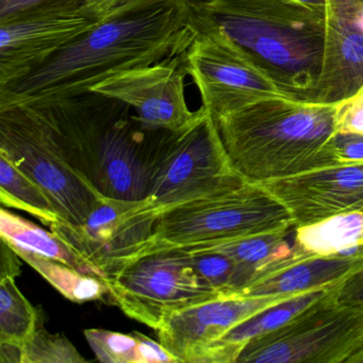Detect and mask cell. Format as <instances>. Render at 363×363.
Wrapping results in <instances>:
<instances>
[{
	"instance_id": "6da1fadb",
	"label": "cell",
	"mask_w": 363,
	"mask_h": 363,
	"mask_svg": "<svg viewBox=\"0 0 363 363\" xmlns=\"http://www.w3.org/2000/svg\"><path fill=\"white\" fill-rule=\"evenodd\" d=\"M195 33L189 0H133L30 75L0 90V108L88 94L118 72L184 54Z\"/></svg>"
},
{
	"instance_id": "7a4b0ae2",
	"label": "cell",
	"mask_w": 363,
	"mask_h": 363,
	"mask_svg": "<svg viewBox=\"0 0 363 363\" xmlns=\"http://www.w3.org/2000/svg\"><path fill=\"white\" fill-rule=\"evenodd\" d=\"M337 106L274 97L218 118L231 167L260 184L347 163L337 143Z\"/></svg>"
},
{
	"instance_id": "3957f363",
	"label": "cell",
	"mask_w": 363,
	"mask_h": 363,
	"mask_svg": "<svg viewBox=\"0 0 363 363\" xmlns=\"http://www.w3.org/2000/svg\"><path fill=\"white\" fill-rule=\"evenodd\" d=\"M189 1L195 20L222 29L290 96L315 101L324 63V16L290 0Z\"/></svg>"
},
{
	"instance_id": "277c9868",
	"label": "cell",
	"mask_w": 363,
	"mask_h": 363,
	"mask_svg": "<svg viewBox=\"0 0 363 363\" xmlns=\"http://www.w3.org/2000/svg\"><path fill=\"white\" fill-rule=\"evenodd\" d=\"M294 228L288 210L279 201L261 184L244 182L164 210L144 254L225 243Z\"/></svg>"
},
{
	"instance_id": "5b68a950",
	"label": "cell",
	"mask_w": 363,
	"mask_h": 363,
	"mask_svg": "<svg viewBox=\"0 0 363 363\" xmlns=\"http://www.w3.org/2000/svg\"><path fill=\"white\" fill-rule=\"evenodd\" d=\"M244 182L231 167L218 123L205 108L190 126L152 142L147 197L160 213Z\"/></svg>"
},
{
	"instance_id": "8992f818",
	"label": "cell",
	"mask_w": 363,
	"mask_h": 363,
	"mask_svg": "<svg viewBox=\"0 0 363 363\" xmlns=\"http://www.w3.org/2000/svg\"><path fill=\"white\" fill-rule=\"evenodd\" d=\"M339 286L284 326L250 340L235 363H356L363 352V306L340 303Z\"/></svg>"
},
{
	"instance_id": "52a82bcc",
	"label": "cell",
	"mask_w": 363,
	"mask_h": 363,
	"mask_svg": "<svg viewBox=\"0 0 363 363\" xmlns=\"http://www.w3.org/2000/svg\"><path fill=\"white\" fill-rule=\"evenodd\" d=\"M195 23L196 33L184 52V62L186 73L199 89L201 107L214 120L262 99H294L222 29L196 20Z\"/></svg>"
},
{
	"instance_id": "ba28073f",
	"label": "cell",
	"mask_w": 363,
	"mask_h": 363,
	"mask_svg": "<svg viewBox=\"0 0 363 363\" xmlns=\"http://www.w3.org/2000/svg\"><path fill=\"white\" fill-rule=\"evenodd\" d=\"M105 282L127 316L155 330L175 312L222 296L197 277L190 256L180 248L142 255Z\"/></svg>"
},
{
	"instance_id": "9c48e42d",
	"label": "cell",
	"mask_w": 363,
	"mask_h": 363,
	"mask_svg": "<svg viewBox=\"0 0 363 363\" xmlns=\"http://www.w3.org/2000/svg\"><path fill=\"white\" fill-rule=\"evenodd\" d=\"M86 1L44 0L0 18V90L30 75L99 24L86 12Z\"/></svg>"
},
{
	"instance_id": "30bf717a",
	"label": "cell",
	"mask_w": 363,
	"mask_h": 363,
	"mask_svg": "<svg viewBox=\"0 0 363 363\" xmlns=\"http://www.w3.org/2000/svg\"><path fill=\"white\" fill-rule=\"evenodd\" d=\"M160 214L150 197L130 201L105 196L82 224L59 220L50 228L108 277L146 252Z\"/></svg>"
},
{
	"instance_id": "8fae6325",
	"label": "cell",
	"mask_w": 363,
	"mask_h": 363,
	"mask_svg": "<svg viewBox=\"0 0 363 363\" xmlns=\"http://www.w3.org/2000/svg\"><path fill=\"white\" fill-rule=\"evenodd\" d=\"M186 75L184 52L147 67L118 72L91 92L133 108L144 130L176 133L203 113L201 107L191 111L186 103Z\"/></svg>"
},
{
	"instance_id": "7c38bea8",
	"label": "cell",
	"mask_w": 363,
	"mask_h": 363,
	"mask_svg": "<svg viewBox=\"0 0 363 363\" xmlns=\"http://www.w3.org/2000/svg\"><path fill=\"white\" fill-rule=\"evenodd\" d=\"M0 155L44 191L63 222L82 224L105 197L92 182L3 118H0Z\"/></svg>"
},
{
	"instance_id": "4fadbf2b",
	"label": "cell",
	"mask_w": 363,
	"mask_h": 363,
	"mask_svg": "<svg viewBox=\"0 0 363 363\" xmlns=\"http://www.w3.org/2000/svg\"><path fill=\"white\" fill-rule=\"evenodd\" d=\"M259 184L288 210L295 228L363 208V161Z\"/></svg>"
},
{
	"instance_id": "5bb4252c",
	"label": "cell",
	"mask_w": 363,
	"mask_h": 363,
	"mask_svg": "<svg viewBox=\"0 0 363 363\" xmlns=\"http://www.w3.org/2000/svg\"><path fill=\"white\" fill-rule=\"evenodd\" d=\"M296 295V294H295ZM293 295H228L195 303L169 315L157 329L159 341L179 363L197 354L240 323Z\"/></svg>"
},
{
	"instance_id": "9a60e30c",
	"label": "cell",
	"mask_w": 363,
	"mask_h": 363,
	"mask_svg": "<svg viewBox=\"0 0 363 363\" xmlns=\"http://www.w3.org/2000/svg\"><path fill=\"white\" fill-rule=\"evenodd\" d=\"M150 146L133 133L127 121H116L99 148L94 178L97 190L110 199H147Z\"/></svg>"
},
{
	"instance_id": "2e32d148",
	"label": "cell",
	"mask_w": 363,
	"mask_h": 363,
	"mask_svg": "<svg viewBox=\"0 0 363 363\" xmlns=\"http://www.w3.org/2000/svg\"><path fill=\"white\" fill-rule=\"evenodd\" d=\"M362 260L340 256L299 259L255 282L240 295L289 296L308 291L335 288L356 272Z\"/></svg>"
},
{
	"instance_id": "e0dca14e",
	"label": "cell",
	"mask_w": 363,
	"mask_h": 363,
	"mask_svg": "<svg viewBox=\"0 0 363 363\" xmlns=\"http://www.w3.org/2000/svg\"><path fill=\"white\" fill-rule=\"evenodd\" d=\"M337 288V286H335ZM320 289L293 295L280 303H274L262 311L246 318L227 331L220 339L203 348L193 363L235 362L242 348L255 337L271 333L284 326L299 312L324 296L333 289Z\"/></svg>"
},
{
	"instance_id": "ac0fdd59",
	"label": "cell",
	"mask_w": 363,
	"mask_h": 363,
	"mask_svg": "<svg viewBox=\"0 0 363 363\" xmlns=\"http://www.w3.org/2000/svg\"><path fill=\"white\" fill-rule=\"evenodd\" d=\"M295 248L305 258L354 257L363 259V208L298 227Z\"/></svg>"
},
{
	"instance_id": "d6986e66",
	"label": "cell",
	"mask_w": 363,
	"mask_h": 363,
	"mask_svg": "<svg viewBox=\"0 0 363 363\" xmlns=\"http://www.w3.org/2000/svg\"><path fill=\"white\" fill-rule=\"evenodd\" d=\"M0 238L13 248L59 261L80 273L95 276L104 281L107 278L103 271L89 262L52 231H46L5 209L0 211Z\"/></svg>"
},
{
	"instance_id": "ffe728a7",
	"label": "cell",
	"mask_w": 363,
	"mask_h": 363,
	"mask_svg": "<svg viewBox=\"0 0 363 363\" xmlns=\"http://www.w3.org/2000/svg\"><path fill=\"white\" fill-rule=\"evenodd\" d=\"M180 250L188 252L197 277L222 296L242 294L260 278L255 269L222 252L191 247Z\"/></svg>"
},
{
	"instance_id": "44dd1931",
	"label": "cell",
	"mask_w": 363,
	"mask_h": 363,
	"mask_svg": "<svg viewBox=\"0 0 363 363\" xmlns=\"http://www.w3.org/2000/svg\"><path fill=\"white\" fill-rule=\"evenodd\" d=\"M0 201L6 207L28 212L48 227L60 220L44 191L3 155H0Z\"/></svg>"
},
{
	"instance_id": "7402d4cb",
	"label": "cell",
	"mask_w": 363,
	"mask_h": 363,
	"mask_svg": "<svg viewBox=\"0 0 363 363\" xmlns=\"http://www.w3.org/2000/svg\"><path fill=\"white\" fill-rule=\"evenodd\" d=\"M18 256L48 280L63 296L75 303L101 299L108 294L106 282L95 276L80 273L77 269L33 252L14 248Z\"/></svg>"
},
{
	"instance_id": "603a6c76",
	"label": "cell",
	"mask_w": 363,
	"mask_h": 363,
	"mask_svg": "<svg viewBox=\"0 0 363 363\" xmlns=\"http://www.w3.org/2000/svg\"><path fill=\"white\" fill-rule=\"evenodd\" d=\"M39 315L14 278L0 279V342L23 345L35 330Z\"/></svg>"
},
{
	"instance_id": "cb8c5ba5",
	"label": "cell",
	"mask_w": 363,
	"mask_h": 363,
	"mask_svg": "<svg viewBox=\"0 0 363 363\" xmlns=\"http://www.w3.org/2000/svg\"><path fill=\"white\" fill-rule=\"evenodd\" d=\"M23 363L86 362V359L65 335L46 330L41 312L35 330L23 344Z\"/></svg>"
},
{
	"instance_id": "d4e9b609",
	"label": "cell",
	"mask_w": 363,
	"mask_h": 363,
	"mask_svg": "<svg viewBox=\"0 0 363 363\" xmlns=\"http://www.w3.org/2000/svg\"><path fill=\"white\" fill-rule=\"evenodd\" d=\"M84 337L97 360L104 363H139L137 333H116L107 329H86Z\"/></svg>"
},
{
	"instance_id": "484cf974",
	"label": "cell",
	"mask_w": 363,
	"mask_h": 363,
	"mask_svg": "<svg viewBox=\"0 0 363 363\" xmlns=\"http://www.w3.org/2000/svg\"><path fill=\"white\" fill-rule=\"evenodd\" d=\"M337 130L340 135L363 137V86L350 99L339 101Z\"/></svg>"
},
{
	"instance_id": "4316f807",
	"label": "cell",
	"mask_w": 363,
	"mask_h": 363,
	"mask_svg": "<svg viewBox=\"0 0 363 363\" xmlns=\"http://www.w3.org/2000/svg\"><path fill=\"white\" fill-rule=\"evenodd\" d=\"M135 333L139 339V363H179L178 359L169 352L160 341H154L141 333Z\"/></svg>"
},
{
	"instance_id": "83f0119b",
	"label": "cell",
	"mask_w": 363,
	"mask_h": 363,
	"mask_svg": "<svg viewBox=\"0 0 363 363\" xmlns=\"http://www.w3.org/2000/svg\"><path fill=\"white\" fill-rule=\"evenodd\" d=\"M337 297L346 305L363 306V260L359 269L337 288Z\"/></svg>"
},
{
	"instance_id": "f1b7e54d",
	"label": "cell",
	"mask_w": 363,
	"mask_h": 363,
	"mask_svg": "<svg viewBox=\"0 0 363 363\" xmlns=\"http://www.w3.org/2000/svg\"><path fill=\"white\" fill-rule=\"evenodd\" d=\"M1 239V238H0ZM16 250L5 240L1 239V257H0V279L14 278L21 274V262Z\"/></svg>"
},
{
	"instance_id": "f546056e",
	"label": "cell",
	"mask_w": 363,
	"mask_h": 363,
	"mask_svg": "<svg viewBox=\"0 0 363 363\" xmlns=\"http://www.w3.org/2000/svg\"><path fill=\"white\" fill-rule=\"evenodd\" d=\"M337 143L344 162L363 161V137L357 135H337Z\"/></svg>"
},
{
	"instance_id": "4dcf8cb0",
	"label": "cell",
	"mask_w": 363,
	"mask_h": 363,
	"mask_svg": "<svg viewBox=\"0 0 363 363\" xmlns=\"http://www.w3.org/2000/svg\"><path fill=\"white\" fill-rule=\"evenodd\" d=\"M130 1L133 0H86L84 8L91 16L103 20L108 14Z\"/></svg>"
},
{
	"instance_id": "1f68e13d",
	"label": "cell",
	"mask_w": 363,
	"mask_h": 363,
	"mask_svg": "<svg viewBox=\"0 0 363 363\" xmlns=\"http://www.w3.org/2000/svg\"><path fill=\"white\" fill-rule=\"evenodd\" d=\"M42 1L44 0H0V18L13 16Z\"/></svg>"
},
{
	"instance_id": "d6a6232c",
	"label": "cell",
	"mask_w": 363,
	"mask_h": 363,
	"mask_svg": "<svg viewBox=\"0 0 363 363\" xmlns=\"http://www.w3.org/2000/svg\"><path fill=\"white\" fill-rule=\"evenodd\" d=\"M23 345L16 343L0 342V362L23 363Z\"/></svg>"
},
{
	"instance_id": "836d02e7",
	"label": "cell",
	"mask_w": 363,
	"mask_h": 363,
	"mask_svg": "<svg viewBox=\"0 0 363 363\" xmlns=\"http://www.w3.org/2000/svg\"><path fill=\"white\" fill-rule=\"evenodd\" d=\"M301 7L306 8L310 11L320 14L325 18V7H326V0H290Z\"/></svg>"
},
{
	"instance_id": "e575fe53",
	"label": "cell",
	"mask_w": 363,
	"mask_h": 363,
	"mask_svg": "<svg viewBox=\"0 0 363 363\" xmlns=\"http://www.w3.org/2000/svg\"><path fill=\"white\" fill-rule=\"evenodd\" d=\"M356 27L363 35V6L357 14Z\"/></svg>"
},
{
	"instance_id": "d590c367",
	"label": "cell",
	"mask_w": 363,
	"mask_h": 363,
	"mask_svg": "<svg viewBox=\"0 0 363 363\" xmlns=\"http://www.w3.org/2000/svg\"><path fill=\"white\" fill-rule=\"evenodd\" d=\"M358 362H363V352H362V354H360V357H359V358L357 359L356 363H358Z\"/></svg>"
}]
</instances>
